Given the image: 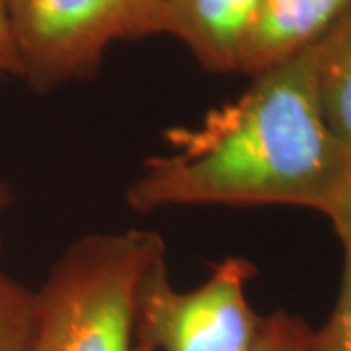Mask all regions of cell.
Listing matches in <instances>:
<instances>
[{"mask_svg":"<svg viewBox=\"0 0 351 351\" xmlns=\"http://www.w3.org/2000/svg\"><path fill=\"white\" fill-rule=\"evenodd\" d=\"M166 0H8L18 78L38 94L96 75L119 41L164 34Z\"/></svg>","mask_w":351,"mask_h":351,"instance_id":"3957f363","label":"cell"},{"mask_svg":"<svg viewBox=\"0 0 351 351\" xmlns=\"http://www.w3.org/2000/svg\"><path fill=\"white\" fill-rule=\"evenodd\" d=\"M322 41V39H320ZM320 41L250 76L237 100L166 133L125 189L131 211L289 205L322 213L351 162L318 94Z\"/></svg>","mask_w":351,"mask_h":351,"instance_id":"6da1fadb","label":"cell"},{"mask_svg":"<svg viewBox=\"0 0 351 351\" xmlns=\"http://www.w3.org/2000/svg\"><path fill=\"white\" fill-rule=\"evenodd\" d=\"M263 0H166L164 34L209 73H237L240 51Z\"/></svg>","mask_w":351,"mask_h":351,"instance_id":"8992f818","label":"cell"},{"mask_svg":"<svg viewBox=\"0 0 351 351\" xmlns=\"http://www.w3.org/2000/svg\"><path fill=\"white\" fill-rule=\"evenodd\" d=\"M343 248L338 295L326 322L313 328L311 351H351V246Z\"/></svg>","mask_w":351,"mask_h":351,"instance_id":"9c48e42d","label":"cell"},{"mask_svg":"<svg viewBox=\"0 0 351 351\" xmlns=\"http://www.w3.org/2000/svg\"><path fill=\"white\" fill-rule=\"evenodd\" d=\"M36 293L0 276V351H25L34 328Z\"/></svg>","mask_w":351,"mask_h":351,"instance_id":"ba28073f","label":"cell"},{"mask_svg":"<svg viewBox=\"0 0 351 351\" xmlns=\"http://www.w3.org/2000/svg\"><path fill=\"white\" fill-rule=\"evenodd\" d=\"M351 0H263L240 51L237 73L254 76L324 39Z\"/></svg>","mask_w":351,"mask_h":351,"instance_id":"5b68a950","label":"cell"},{"mask_svg":"<svg viewBox=\"0 0 351 351\" xmlns=\"http://www.w3.org/2000/svg\"><path fill=\"white\" fill-rule=\"evenodd\" d=\"M318 94L328 127L351 156V12L320 41Z\"/></svg>","mask_w":351,"mask_h":351,"instance_id":"52a82bcc","label":"cell"},{"mask_svg":"<svg viewBox=\"0 0 351 351\" xmlns=\"http://www.w3.org/2000/svg\"><path fill=\"white\" fill-rule=\"evenodd\" d=\"M14 203V191L10 188L8 182L0 180V260H2V252H4V239H2V223H4V217L8 213V209L12 207ZM4 271L0 269V276Z\"/></svg>","mask_w":351,"mask_h":351,"instance_id":"4fadbf2b","label":"cell"},{"mask_svg":"<svg viewBox=\"0 0 351 351\" xmlns=\"http://www.w3.org/2000/svg\"><path fill=\"white\" fill-rule=\"evenodd\" d=\"M313 328L299 316L279 308L265 314V326L256 351H311Z\"/></svg>","mask_w":351,"mask_h":351,"instance_id":"30bf717a","label":"cell"},{"mask_svg":"<svg viewBox=\"0 0 351 351\" xmlns=\"http://www.w3.org/2000/svg\"><path fill=\"white\" fill-rule=\"evenodd\" d=\"M4 76L18 78V57L14 47L8 0H0V78Z\"/></svg>","mask_w":351,"mask_h":351,"instance_id":"7c38bea8","label":"cell"},{"mask_svg":"<svg viewBox=\"0 0 351 351\" xmlns=\"http://www.w3.org/2000/svg\"><path fill=\"white\" fill-rule=\"evenodd\" d=\"M256 265L228 256L193 289L174 287L166 252L138 289L137 351H256L265 326L248 299Z\"/></svg>","mask_w":351,"mask_h":351,"instance_id":"277c9868","label":"cell"},{"mask_svg":"<svg viewBox=\"0 0 351 351\" xmlns=\"http://www.w3.org/2000/svg\"><path fill=\"white\" fill-rule=\"evenodd\" d=\"M341 246H351V162L336 191L322 209Z\"/></svg>","mask_w":351,"mask_h":351,"instance_id":"8fae6325","label":"cell"},{"mask_svg":"<svg viewBox=\"0 0 351 351\" xmlns=\"http://www.w3.org/2000/svg\"><path fill=\"white\" fill-rule=\"evenodd\" d=\"M164 252L160 234L138 228L73 242L34 291L25 351H137L138 289Z\"/></svg>","mask_w":351,"mask_h":351,"instance_id":"7a4b0ae2","label":"cell"}]
</instances>
